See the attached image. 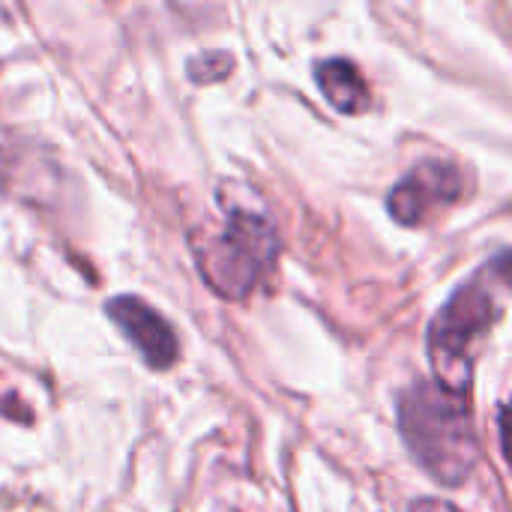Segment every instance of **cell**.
<instances>
[{"label":"cell","instance_id":"6da1fadb","mask_svg":"<svg viewBox=\"0 0 512 512\" xmlns=\"http://www.w3.org/2000/svg\"><path fill=\"white\" fill-rule=\"evenodd\" d=\"M507 300V255L474 273L438 312L429 327V360L435 384L468 396L474 381V348L501 318Z\"/></svg>","mask_w":512,"mask_h":512},{"label":"cell","instance_id":"7a4b0ae2","mask_svg":"<svg viewBox=\"0 0 512 512\" xmlns=\"http://www.w3.org/2000/svg\"><path fill=\"white\" fill-rule=\"evenodd\" d=\"M399 429L423 465L444 486H462L480 459V441L465 396L438 384H414L399 399Z\"/></svg>","mask_w":512,"mask_h":512},{"label":"cell","instance_id":"3957f363","mask_svg":"<svg viewBox=\"0 0 512 512\" xmlns=\"http://www.w3.org/2000/svg\"><path fill=\"white\" fill-rule=\"evenodd\" d=\"M279 240L270 219L252 210H231L222 231L198 249V267L207 285L231 300L246 297L276 261Z\"/></svg>","mask_w":512,"mask_h":512},{"label":"cell","instance_id":"277c9868","mask_svg":"<svg viewBox=\"0 0 512 512\" xmlns=\"http://www.w3.org/2000/svg\"><path fill=\"white\" fill-rule=\"evenodd\" d=\"M465 192V177L450 162H420L399 186H393L387 207L396 222L402 225H420L438 210H447L456 204Z\"/></svg>","mask_w":512,"mask_h":512},{"label":"cell","instance_id":"5b68a950","mask_svg":"<svg viewBox=\"0 0 512 512\" xmlns=\"http://www.w3.org/2000/svg\"><path fill=\"white\" fill-rule=\"evenodd\" d=\"M108 318L126 333L153 369H168L177 360V336L171 324L138 297H114L105 306Z\"/></svg>","mask_w":512,"mask_h":512},{"label":"cell","instance_id":"8992f818","mask_svg":"<svg viewBox=\"0 0 512 512\" xmlns=\"http://www.w3.org/2000/svg\"><path fill=\"white\" fill-rule=\"evenodd\" d=\"M315 78H318V87L324 90L327 102L342 114H363L372 102L369 84L363 81L360 69L351 60H342V57L324 60V63H318Z\"/></svg>","mask_w":512,"mask_h":512},{"label":"cell","instance_id":"52a82bcc","mask_svg":"<svg viewBox=\"0 0 512 512\" xmlns=\"http://www.w3.org/2000/svg\"><path fill=\"white\" fill-rule=\"evenodd\" d=\"M411 512H459L453 504H447V501H432V498H426V501H417Z\"/></svg>","mask_w":512,"mask_h":512}]
</instances>
